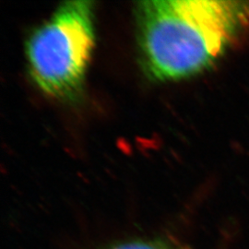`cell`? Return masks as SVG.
Returning <instances> with one entry per match:
<instances>
[{
  "mask_svg": "<svg viewBox=\"0 0 249 249\" xmlns=\"http://www.w3.org/2000/svg\"><path fill=\"white\" fill-rule=\"evenodd\" d=\"M223 0H148L137 7L143 66L152 79L195 75L249 22V5Z\"/></svg>",
  "mask_w": 249,
  "mask_h": 249,
  "instance_id": "1",
  "label": "cell"
},
{
  "mask_svg": "<svg viewBox=\"0 0 249 249\" xmlns=\"http://www.w3.org/2000/svg\"><path fill=\"white\" fill-rule=\"evenodd\" d=\"M94 45V3L64 2L27 42L32 79L47 95L73 98L84 82Z\"/></svg>",
  "mask_w": 249,
  "mask_h": 249,
  "instance_id": "2",
  "label": "cell"
},
{
  "mask_svg": "<svg viewBox=\"0 0 249 249\" xmlns=\"http://www.w3.org/2000/svg\"><path fill=\"white\" fill-rule=\"evenodd\" d=\"M110 249H172L157 241L138 240L126 242Z\"/></svg>",
  "mask_w": 249,
  "mask_h": 249,
  "instance_id": "3",
  "label": "cell"
}]
</instances>
